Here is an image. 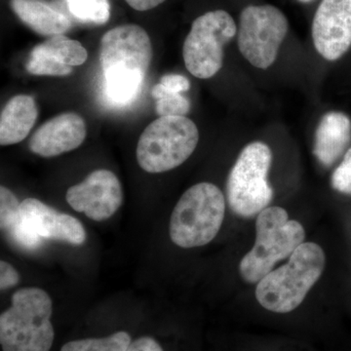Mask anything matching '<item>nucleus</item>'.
Wrapping results in <instances>:
<instances>
[{
  "label": "nucleus",
  "mask_w": 351,
  "mask_h": 351,
  "mask_svg": "<svg viewBox=\"0 0 351 351\" xmlns=\"http://www.w3.org/2000/svg\"><path fill=\"white\" fill-rule=\"evenodd\" d=\"M71 15L82 23L104 25L110 17L108 0H66Z\"/></svg>",
  "instance_id": "nucleus-19"
},
{
  "label": "nucleus",
  "mask_w": 351,
  "mask_h": 351,
  "mask_svg": "<svg viewBox=\"0 0 351 351\" xmlns=\"http://www.w3.org/2000/svg\"><path fill=\"white\" fill-rule=\"evenodd\" d=\"M19 282V272L14 269L10 263L1 261L0 262V289L7 290V289L15 287Z\"/></svg>",
  "instance_id": "nucleus-26"
},
{
  "label": "nucleus",
  "mask_w": 351,
  "mask_h": 351,
  "mask_svg": "<svg viewBox=\"0 0 351 351\" xmlns=\"http://www.w3.org/2000/svg\"><path fill=\"white\" fill-rule=\"evenodd\" d=\"M126 351H164L157 339L151 336H142L132 339Z\"/></svg>",
  "instance_id": "nucleus-27"
},
{
  "label": "nucleus",
  "mask_w": 351,
  "mask_h": 351,
  "mask_svg": "<svg viewBox=\"0 0 351 351\" xmlns=\"http://www.w3.org/2000/svg\"><path fill=\"white\" fill-rule=\"evenodd\" d=\"M152 95L159 117H186L191 110V103L184 95L166 91L160 83L154 87Z\"/></svg>",
  "instance_id": "nucleus-20"
},
{
  "label": "nucleus",
  "mask_w": 351,
  "mask_h": 351,
  "mask_svg": "<svg viewBox=\"0 0 351 351\" xmlns=\"http://www.w3.org/2000/svg\"><path fill=\"white\" fill-rule=\"evenodd\" d=\"M166 0H125L127 4L131 7L132 9L140 12H145V11L152 10L156 7L161 5Z\"/></svg>",
  "instance_id": "nucleus-28"
},
{
  "label": "nucleus",
  "mask_w": 351,
  "mask_h": 351,
  "mask_svg": "<svg viewBox=\"0 0 351 351\" xmlns=\"http://www.w3.org/2000/svg\"><path fill=\"white\" fill-rule=\"evenodd\" d=\"M314 47L330 62L351 48V0H322L313 22Z\"/></svg>",
  "instance_id": "nucleus-11"
},
{
  "label": "nucleus",
  "mask_w": 351,
  "mask_h": 351,
  "mask_svg": "<svg viewBox=\"0 0 351 351\" xmlns=\"http://www.w3.org/2000/svg\"><path fill=\"white\" fill-rule=\"evenodd\" d=\"M351 141V120L341 112H330L320 120L315 134L314 154L330 167L348 151Z\"/></svg>",
  "instance_id": "nucleus-14"
},
{
  "label": "nucleus",
  "mask_w": 351,
  "mask_h": 351,
  "mask_svg": "<svg viewBox=\"0 0 351 351\" xmlns=\"http://www.w3.org/2000/svg\"><path fill=\"white\" fill-rule=\"evenodd\" d=\"M132 339L128 332L117 331L108 336L69 341L60 351H126Z\"/></svg>",
  "instance_id": "nucleus-18"
},
{
  "label": "nucleus",
  "mask_w": 351,
  "mask_h": 351,
  "mask_svg": "<svg viewBox=\"0 0 351 351\" xmlns=\"http://www.w3.org/2000/svg\"><path fill=\"white\" fill-rule=\"evenodd\" d=\"M288 27L287 17L276 6L245 7L237 31L240 52L255 68L269 69L276 62Z\"/></svg>",
  "instance_id": "nucleus-9"
},
{
  "label": "nucleus",
  "mask_w": 351,
  "mask_h": 351,
  "mask_svg": "<svg viewBox=\"0 0 351 351\" xmlns=\"http://www.w3.org/2000/svg\"><path fill=\"white\" fill-rule=\"evenodd\" d=\"M7 239L16 246L27 251L38 250L43 245V239L32 232L21 217L19 221L5 232Z\"/></svg>",
  "instance_id": "nucleus-23"
},
{
  "label": "nucleus",
  "mask_w": 351,
  "mask_h": 351,
  "mask_svg": "<svg viewBox=\"0 0 351 351\" xmlns=\"http://www.w3.org/2000/svg\"><path fill=\"white\" fill-rule=\"evenodd\" d=\"M301 3H309V2L313 1V0H298Z\"/></svg>",
  "instance_id": "nucleus-29"
},
{
  "label": "nucleus",
  "mask_w": 351,
  "mask_h": 351,
  "mask_svg": "<svg viewBox=\"0 0 351 351\" xmlns=\"http://www.w3.org/2000/svg\"><path fill=\"white\" fill-rule=\"evenodd\" d=\"M272 152L263 142L247 145L228 175L226 193L233 213L243 218L258 215L271 202L274 191L267 181Z\"/></svg>",
  "instance_id": "nucleus-7"
},
{
  "label": "nucleus",
  "mask_w": 351,
  "mask_h": 351,
  "mask_svg": "<svg viewBox=\"0 0 351 351\" xmlns=\"http://www.w3.org/2000/svg\"><path fill=\"white\" fill-rule=\"evenodd\" d=\"M326 258L322 248L306 242L295 249L288 263L267 274L256 288L261 306L276 313H288L304 302L322 276Z\"/></svg>",
  "instance_id": "nucleus-3"
},
{
  "label": "nucleus",
  "mask_w": 351,
  "mask_h": 351,
  "mask_svg": "<svg viewBox=\"0 0 351 351\" xmlns=\"http://www.w3.org/2000/svg\"><path fill=\"white\" fill-rule=\"evenodd\" d=\"M198 141L199 132L193 120L186 117H158L138 138V165L151 174L175 169L188 160Z\"/></svg>",
  "instance_id": "nucleus-6"
},
{
  "label": "nucleus",
  "mask_w": 351,
  "mask_h": 351,
  "mask_svg": "<svg viewBox=\"0 0 351 351\" xmlns=\"http://www.w3.org/2000/svg\"><path fill=\"white\" fill-rule=\"evenodd\" d=\"M23 221L38 237L66 243L82 245L86 240L84 226L75 217L58 212L36 198H27L20 205Z\"/></svg>",
  "instance_id": "nucleus-12"
},
{
  "label": "nucleus",
  "mask_w": 351,
  "mask_h": 351,
  "mask_svg": "<svg viewBox=\"0 0 351 351\" xmlns=\"http://www.w3.org/2000/svg\"><path fill=\"white\" fill-rule=\"evenodd\" d=\"M27 73L34 75L66 76L73 73L71 66L60 63L43 53L32 49L25 64Z\"/></svg>",
  "instance_id": "nucleus-21"
},
{
  "label": "nucleus",
  "mask_w": 351,
  "mask_h": 351,
  "mask_svg": "<svg viewBox=\"0 0 351 351\" xmlns=\"http://www.w3.org/2000/svg\"><path fill=\"white\" fill-rule=\"evenodd\" d=\"M160 84L166 91L171 92V93L182 94L191 88V83L188 78L181 75H174V73L162 76Z\"/></svg>",
  "instance_id": "nucleus-25"
},
{
  "label": "nucleus",
  "mask_w": 351,
  "mask_h": 351,
  "mask_svg": "<svg viewBox=\"0 0 351 351\" xmlns=\"http://www.w3.org/2000/svg\"><path fill=\"white\" fill-rule=\"evenodd\" d=\"M53 302L40 288L16 291L0 315L2 351H50L55 339Z\"/></svg>",
  "instance_id": "nucleus-2"
},
{
  "label": "nucleus",
  "mask_w": 351,
  "mask_h": 351,
  "mask_svg": "<svg viewBox=\"0 0 351 351\" xmlns=\"http://www.w3.org/2000/svg\"><path fill=\"white\" fill-rule=\"evenodd\" d=\"M331 182L335 191L351 195V147L346 152L343 160L332 172Z\"/></svg>",
  "instance_id": "nucleus-24"
},
{
  "label": "nucleus",
  "mask_w": 351,
  "mask_h": 351,
  "mask_svg": "<svg viewBox=\"0 0 351 351\" xmlns=\"http://www.w3.org/2000/svg\"><path fill=\"white\" fill-rule=\"evenodd\" d=\"M304 239V226L295 219H289L285 209L265 208L256 221L255 244L240 262V276L245 282H260L277 263L290 258Z\"/></svg>",
  "instance_id": "nucleus-4"
},
{
  "label": "nucleus",
  "mask_w": 351,
  "mask_h": 351,
  "mask_svg": "<svg viewBox=\"0 0 351 351\" xmlns=\"http://www.w3.org/2000/svg\"><path fill=\"white\" fill-rule=\"evenodd\" d=\"M237 34V25L225 10H214L196 18L182 46V58L189 73L208 80L223 64L225 47Z\"/></svg>",
  "instance_id": "nucleus-8"
},
{
  "label": "nucleus",
  "mask_w": 351,
  "mask_h": 351,
  "mask_svg": "<svg viewBox=\"0 0 351 351\" xmlns=\"http://www.w3.org/2000/svg\"><path fill=\"white\" fill-rule=\"evenodd\" d=\"M66 199L76 212L95 221H103L117 213L123 201L119 178L112 171L100 169L66 191Z\"/></svg>",
  "instance_id": "nucleus-10"
},
{
  "label": "nucleus",
  "mask_w": 351,
  "mask_h": 351,
  "mask_svg": "<svg viewBox=\"0 0 351 351\" xmlns=\"http://www.w3.org/2000/svg\"><path fill=\"white\" fill-rule=\"evenodd\" d=\"M225 213L221 189L211 182L196 184L182 195L173 210L170 239L181 248L204 246L218 234Z\"/></svg>",
  "instance_id": "nucleus-5"
},
{
  "label": "nucleus",
  "mask_w": 351,
  "mask_h": 351,
  "mask_svg": "<svg viewBox=\"0 0 351 351\" xmlns=\"http://www.w3.org/2000/svg\"><path fill=\"white\" fill-rule=\"evenodd\" d=\"M38 115V106L32 96L17 95L10 99L0 115V145L24 141L34 128Z\"/></svg>",
  "instance_id": "nucleus-16"
},
{
  "label": "nucleus",
  "mask_w": 351,
  "mask_h": 351,
  "mask_svg": "<svg viewBox=\"0 0 351 351\" xmlns=\"http://www.w3.org/2000/svg\"><path fill=\"white\" fill-rule=\"evenodd\" d=\"M152 60L151 38L144 27L126 24L106 32L101 39L100 64L108 100L119 107L135 100Z\"/></svg>",
  "instance_id": "nucleus-1"
},
{
  "label": "nucleus",
  "mask_w": 351,
  "mask_h": 351,
  "mask_svg": "<svg viewBox=\"0 0 351 351\" xmlns=\"http://www.w3.org/2000/svg\"><path fill=\"white\" fill-rule=\"evenodd\" d=\"M21 203L6 186L0 188V226L3 232H8L21 218Z\"/></svg>",
  "instance_id": "nucleus-22"
},
{
  "label": "nucleus",
  "mask_w": 351,
  "mask_h": 351,
  "mask_svg": "<svg viewBox=\"0 0 351 351\" xmlns=\"http://www.w3.org/2000/svg\"><path fill=\"white\" fill-rule=\"evenodd\" d=\"M34 49L71 68L82 66L88 58L87 50L80 41L63 36H52Z\"/></svg>",
  "instance_id": "nucleus-17"
},
{
  "label": "nucleus",
  "mask_w": 351,
  "mask_h": 351,
  "mask_svg": "<svg viewBox=\"0 0 351 351\" xmlns=\"http://www.w3.org/2000/svg\"><path fill=\"white\" fill-rule=\"evenodd\" d=\"M10 7L27 27L40 36H63L71 29L68 16L43 0H10Z\"/></svg>",
  "instance_id": "nucleus-15"
},
{
  "label": "nucleus",
  "mask_w": 351,
  "mask_h": 351,
  "mask_svg": "<svg viewBox=\"0 0 351 351\" xmlns=\"http://www.w3.org/2000/svg\"><path fill=\"white\" fill-rule=\"evenodd\" d=\"M86 135V124L80 114L62 113L34 132L29 140V151L44 158L61 156L80 147Z\"/></svg>",
  "instance_id": "nucleus-13"
}]
</instances>
